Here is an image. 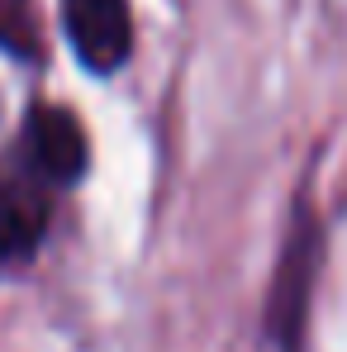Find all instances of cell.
<instances>
[{"label": "cell", "instance_id": "cell-3", "mask_svg": "<svg viewBox=\"0 0 347 352\" xmlns=\"http://www.w3.org/2000/svg\"><path fill=\"white\" fill-rule=\"evenodd\" d=\"M62 29L71 53L91 72H119L133 53V14L128 0H62Z\"/></svg>", "mask_w": 347, "mask_h": 352}, {"label": "cell", "instance_id": "cell-5", "mask_svg": "<svg viewBox=\"0 0 347 352\" xmlns=\"http://www.w3.org/2000/svg\"><path fill=\"white\" fill-rule=\"evenodd\" d=\"M0 48L14 58L43 53V24L34 14V0H0Z\"/></svg>", "mask_w": 347, "mask_h": 352}, {"label": "cell", "instance_id": "cell-2", "mask_svg": "<svg viewBox=\"0 0 347 352\" xmlns=\"http://www.w3.org/2000/svg\"><path fill=\"white\" fill-rule=\"evenodd\" d=\"M53 200H58V186L38 167H29L19 148L0 157V262H24L43 243Z\"/></svg>", "mask_w": 347, "mask_h": 352}, {"label": "cell", "instance_id": "cell-4", "mask_svg": "<svg viewBox=\"0 0 347 352\" xmlns=\"http://www.w3.org/2000/svg\"><path fill=\"white\" fill-rule=\"evenodd\" d=\"M14 148L24 153L29 167H38L58 190L76 186L86 176V129H81V119L71 115V110H62V105H34L24 115V129H19Z\"/></svg>", "mask_w": 347, "mask_h": 352}, {"label": "cell", "instance_id": "cell-1", "mask_svg": "<svg viewBox=\"0 0 347 352\" xmlns=\"http://www.w3.org/2000/svg\"><path fill=\"white\" fill-rule=\"evenodd\" d=\"M319 262H324V234L314 210L300 200L295 224L276 257V272H271V286H267V305H262V352H304Z\"/></svg>", "mask_w": 347, "mask_h": 352}]
</instances>
